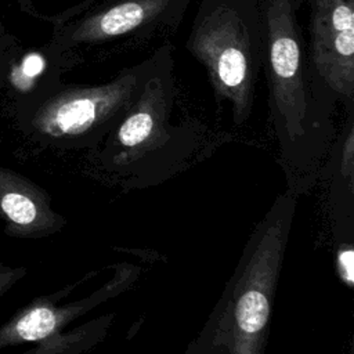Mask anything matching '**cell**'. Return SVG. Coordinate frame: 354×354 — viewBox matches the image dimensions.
<instances>
[{"label":"cell","mask_w":354,"mask_h":354,"mask_svg":"<svg viewBox=\"0 0 354 354\" xmlns=\"http://www.w3.org/2000/svg\"><path fill=\"white\" fill-rule=\"evenodd\" d=\"M336 270L350 289L354 286V245L353 242L336 243Z\"/></svg>","instance_id":"cell-11"},{"label":"cell","mask_w":354,"mask_h":354,"mask_svg":"<svg viewBox=\"0 0 354 354\" xmlns=\"http://www.w3.org/2000/svg\"><path fill=\"white\" fill-rule=\"evenodd\" d=\"M176 102L173 47L165 41L149 55L133 104L91 151L94 171L124 189H142L170 180L206 155V129L191 118L173 123Z\"/></svg>","instance_id":"cell-2"},{"label":"cell","mask_w":354,"mask_h":354,"mask_svg":"<svg viewBox=\"0 0 354 354\" xmlns=\"http://www.w3.org/2000/svg\"><path fill=\"white\" fill-rule=\"evenodd\" d=\"M140 271V267L131 264H113L112 278L80 299L59 304L84 281L86 275L57 293L36 299L0 326V348L32 342L44 343L64 336V329L75 319L130 288Z\"/></svg>","instance_id":"cell-8"},{"label":"cell","mask_w":354,"mask_h":354,"mask_svg":"<svg viewBox=\"0 0 354 354\" xmlns=\"http://www.w3.org/2000/svg\"><path fill=\"white\" fill-rule=\"evenodd\" d=\"M0 218L6 232L17 238H44L59 232L66 220L51 206L50 195L37 184L0 167Z\"/></svg>","instance_id":"cell-9"},{"label":"cell","mask_w":354,"mask_h":354,"mask_svg":"<svg viewBox=\"0 0 354 354\" xmlns=\"http://www.w3.org/2000/svg\"><path fill=\"white\" fill-rule=\"evenodd\" d=\"M26 272L28 271L24 267L0 266V297L7 293L19 279H22Z\"/></svg>","instance_id":"cell-12"},{"label":"cell","mask_w":354,"mask_h":354,"mask_svg":"<svg viewBox=\"0 0 354 354\" xmlns=\"http://www.w3.org/2000/svg\"><path fill=\"white\" fill-rule=\"evenodd\" d=\"M297 206L286 191L250 232L234 272L184 354H264L278 281Z\"/></svg>","instance_id":"cell-3"},{"label":"cell","mask_w":354,"mask_h":354,"mask_svg":"<svg viewBox=\"0 0 354 354\" xmlns=\"http://www.w3.org/2000/svg\"><path fill=\"white\" fill-rule=\"evenodd\" d=\"M308 61L325 95L354 106V0H311Z\"/></svg>","instance_id":"cell-7"},{"label":"cell","mask_w":354,"mask_h":354,"mask_svg":"<svg viewBox=\"0 0 354 354\" xmlns=\"http://www.w3.org/2000/svg\"><path fill=\"white\" fill-rule=\"evenodd\" d=\"M194 0H97L66 33V43L113 55L173 33Z\"/></svg>","instance_id":"cell-6"},{"label":"cell","mask_w":354,"mask_h":354,"mask_svg":"<svg viewBox=\"0 0 354 354\" xmlns=\"http://www.w3.org/2000/svg\"><path fill=\"white\" fill-rule=\"evenodd\" d=\"M148 66L149 57L106 82L72 87L47 109L43 131L71 147L95 149L136 100Z\"/></svg>","instance_id":"cell-5"},{"label":"cell","mask_w":354,"mask_h":354,"mask_svg":"<svg viewBox=\"0 0 354 354\" xmlns=\"http://www.w3.org/2000/svg\"><path fill=\"white\" fill-rule=\"evenodd\" d=\"M43 69H44V59L37 54H32V55L26 57L24 61V65H22V72L28 77L40 75L43 72Z\"/></svg>","instance_id":"cell-13"},{"label":"cell","mask_w":354,"mask_h":354,"mask_svg":"<svg viewBox=\"0 0 354 354\" xmlns=\"http://www.w3.org/2000/svg\"><path fill=\"white\" fill-rule=\"evenodd\" d=\"M185 47L205 68L217 102H228L232 122H248L264 62L260 0H201Z\"/></svg>","instance_id":"cell-4"},{"label":"cell","mask_w":354,"mask_h":354,"mask_svg":"<svg viewBox=\"0 0 354 354\" xmlns=\"http://www.w3.org/2000/svg\"><path fill=\"white\" fill-rule=\"evenodd\" d=\"M268 109L288 191L307 194L336 138V104L319 88L297 11L300 0H260Z\"/></svg>","instance_id":"cell-1"},{"label":"cell","mask_w":354,"mask_h":354,"mask_svg":"<svg viewBox=\"0 0 354 354\" xmlns=\"http://www.w3.org/2000/svg\"><path fill=\"white\" fill-rule=\"evenodd\" d=\"M329 183V217L336 243L353 242L354 236V113L336 136L318 180Z\"/></svg>","instance_id":"cell-10"}]
</instances>
